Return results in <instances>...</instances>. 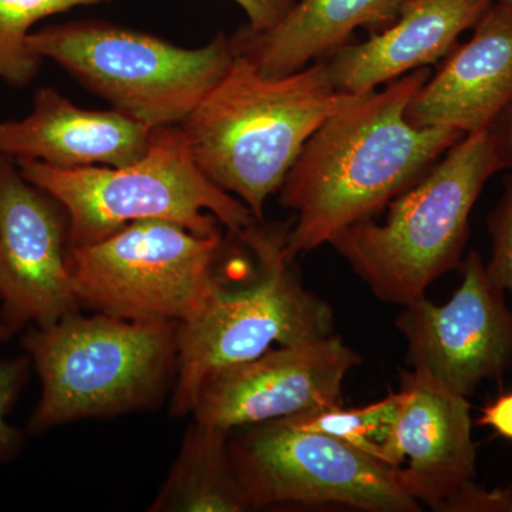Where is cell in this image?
<instances>
[{
  "instance_id": "1",
  "label": "cell",
  "mask_w": 512,
  "mask_h": 512,
  "mask_svg": "<svg viewBox=\"0 0 512 512\" xmlns=\"http://www.w3.org/2000/svg\"><path fill=\"white\" fill-rule=\"evenodd\" d=\"M430 77L429 67H420L380 92L357 94L306 141L279 190L281 204L296 212L289 258L375 218L464 137L407 121L410 100Z\"/></svg>"
},
{
  "instance_id": "2",
  "label": "cell",
  "mask_w": 512,
  "mask_h": 512,
  "mask_svg": "<svg viewBox=\"0 0 512 512\" xmlns=\"http://www.w3.org/2000/svg\"><path fill=\"white\" fill-rule=\"evenodd\" d=\"M356 96L336 89L323 59L271 77L235 53L180 127L202 173L262 221L306 141Z\"/></svg>"
},
{
  "instance_id": "3",
  "label": "cell",
  "mask_w": 512,
  "mask_h": 512,
  "mask_svg": "<svg viewBox=\"0 0 512 512\" xmlns=\"http://www.w3.org/2000/svg\"><path fill=\"white\" fill-rule=\"evenodd\" d=\"M501 170L491 130L467 134L390 202L382 224L357 222L330 245L380 301L412 303L463 264L471 211Z\"/></svg>"
},
{
  "instance_id": "4",
  "label": "cell",
  "mask_w": 512,
  "mask_h": 512,
  "mask_svg": "<svg viewBox=\"0 0 512 512\" xmlns=\"http://www.w3.org/2000/svg\"><path fill=\"white\" fill-rule=\"evenodd\" d=\"M15 163L66 211L70 247L94 244L141 221L175 222L198 235L220 234L221 224L239 237L259 222L244 202L202 173L180 126L154 128L147 153L123 167Z\"/></svg>"
},
{
  "instance_id": "5",
  "label": "cell",
  "mask_w": 512,
  "mask_h": 512,
  "mask_svg": "<svg viewBox=\"0 0 512 512\" xmlns=\"http://www.w3.org/2000/svg\"><path fill=\"white\" fill-rule=\"evenodd\" d=\"M178 322L69 313L30 329L23 346L42 394L29 431L130 412L157 402L177 370Z\"/></svg>"
},
{
  "instance_id": "6",
  "label": "cell",
  "mask_w": 512,
  "mask_h": 512,
  "mask_svg": "<svg viewBox=\"0 0 512 512\" xmlns=\"http://www.w3.org/2000/svg\"><path fill=\"white\" fill-rule=\"evenodd\" d=\"M288 232L255 225L242 234L255 255L254 279L238 289L222 282L197 315L178 325L175 416L192 412L202 384L214 373L275 346L332 335V308L303 286L286 251Z\"/></svg>"
},
{
  "instance_id": "7",
  "label": "cell",
  "mask_w": 512,
  "mask_h": 512,
  "mask_svg": "<svg viewBox=\"0 0 512 512\" xmlns=\"http://www.w3.org/2000/svg\"><path fill=\"white\" fill-rule=\"evenodd\" d=\"M40 59L52 60L87 90L151 128L180 126L234 62L231 37L201 47L104 20H74L29 36Z\"/></svg>"
},
{
  "instance_id": "8",
  "label": "cell",
  "mask_w": 512,
  "mask_h": 512,
  "mask_svg": "<svg viewBox=\"0 0 512 512\" xmlns=\"http://www.w3.org/2000/svg\"><path fill=\"white\" fill-rule=\"evenodd\" d=\"M221 235L170 221H141L110 237L69 247L74 293L94 312L128 320L183 323L222 284L215 264Z\"/></svg>"
},
{
  "instance_id": "9",
  "label": "cell",
  "mask_w": 512,
  "mask_h": 512,
  "mask_svg": "<svg viewBox=\"0 0 512 512\" xmlns=\"http://www.w3.org/2000/svg\"><path fill=\"white\" fill-rule=\"evenodd\" d=\"M229 451L252 508L343 505L369 512H419L393 468L338 439L288 420L244 427Z\"/></svg>"
},
{
  "instance_id": "10",
  "label": "cell",
  "mask_w": 512,
  "mask_h": 512,
  "mask_svg": "<svg viewBox=\"0 0 512 512\" xmlns=\"http://www.w3.org/2000/svg\"><path fill=\"white\" fill-rule=\"evenodd\" d=\"M461 271L463 282L450 301L434 305L423 296L407 303L396 326L406 339L410 367L468 397L485 380L511 372L512 311L476 251Z\"/></svg>"
},
{
  "instance_id": "11",
  "label": "cell",
  "mask_w": 512,
  "mask_h": 512,
  "mask_svg": "<svg viewBox=\"0 0 512 512\" xmlns=\"http://www.w3.org/2000/svg\"><path fill=\"white\" fill-rule=\"evenodd\" d=\"M362 356L338 335L276 346L208 377L195 399V421L234 430L343 406V384Z\"/></svg>"
},
{
  "instance_id": "12",
  "label": "cell",
  "mask_w": 512,
  "mask_h": 512,
  "mask_svg": "<svg viewBox=\"0 0 512 512\" xmlns=\"http://www.w3.org/2000/svg\"><path fill=\"white\" fill-rule=\"evenodd\" d=\"M62 205L29 183L18 164L0 165V302L10 333L46 328L79 311Z\"/></svg>"
},
{
  "instance_id": "13",
  "label": "cell",
  "mask_w": 512,
  "mask_h": 512,
  "mask_svg": "<svg viewBox=\"0 0 512 512\" xmlns=\"http://www.w3.org/2000/svg\"><path fill=\"white\" fill-rule=\"evenodd\" d=\"M399 412L382 447V463L417 503L441 511L476 477V444L467 397L424 369L400 375Z\"/></svg>"
},
{
  "instance_id": "14",
  "label": "cell",
  "mask_w": 512,
  "mask_h": 512,
  "mask_svg": "<svg viewBox=\"0 0 512 512\" xmlns=\"http://www.w3.org/2000/svg\"><path fill=\"white\" fill-rule=\"evenodd\" d=\"M512 101V5L491 3L456 45L439 72L417 90L406 109L414 127L450 128L464 136L490 130Z\"/></svg>"
},
{
  "instance_id": "15",
  "label": "cell",
  "mask_w": 512,
  "mask_h": 512,
  "mask_svg": "<svg viewBox=\"0 0 512 512\" xmlns=\"http://www.w3.org/2000/svg\"><path fill=\"white\" fill-rule=\"evenodd\" d=\"M154 128L119 110H87L53 87H39L32 110L0 123V153L59 168L123 167L150 146Z\"/></svg>"
},
{
  "instance_id": "16",
  "label": "cell",
  "mask_w": 512,
  "mask_h": 512,
  "mask_svg": "<svg viewBox=\"0 0 512 512\" xmlns=\"http://www.w3.org/2000/svg\"><path fill=\"white\" fill-rule=\"evenodd\" d=\"M494 0H409L399 18L365 42L326 57L339 92L365 94L446 57Z\"/></svg>"
},
{
  "instance_id": "17",
  "label": "cell",
  "mask_w": 512,
  "mask_h": 512,
  "mask_svg": "<svg viewBox=\"0 0 512 512\" xmlns=\"http://www.w3.org/2000/svg\"><path fill=\"white\" fill-rule=\"evenodd\" d=\"M409 0H299L278 25L262 32L242 26L231 36L235 53L265 76L299 72L349 43L355 30L380 32Z\"/></svg>"
},
{
  "instance_id": "18",
  "label": "cell",
  "mask_w": 512,
  "mask_h": 512,
  "mask_svg": "<svg viewBox=\"0 0 512 512\" xmlns=\"http://www.w3.org/2000/svg\"><path fill=\"white\" fill-rule=\"evenodd\" d=\"M247 510L252 507L229 451V431L195 421L185 434L180 454L148 511Z\"/></svg>"
},
{
  "instance_id": "19",
  "label": "cell",
  "mask_w": 512,
  "mask_h": 512,
  "mask_svg": "<svg viewBox=\"0 0 512 512\" xmlns=\"http://www.w3.org/2000/svg\"><path fill=\"white\" fill-rule=\"evenodd\" d=\"M107 2L110 0H0V80L25 87L35 79L43 59L32 52L28 40L40 20Z\"/></svg>"
},
{
  "instance_id": "20",
  "label": "cell",
  "mask_w": 512,
  "mask_h": 512,
  "mask_svg": "<svg viewBox=\"0 0 512 512\" xmlns=\"http://www.w3.org/2000/svg\"><path fill=\"white\" fill-rule=\"evenodd\" d=\"M400 400V392L390 393L379 402L359 409L329 407L286 417L285 420L299 429L315 431L343 441L367 456L382 461V447L396 420Z\"/></svg>"
},
{
  "instance_id": "21",
  "label": "cell",
  "mask_w": 512,
  "mask_h": 512,
  "mask_svg": "<svg viewBox=\"0 0 512 512\" xmlns=\"http://www.w3.org/2000/svg\"><path fill=\"white\" fill-rule=\"evenodd\" d=\"M491 259L487 265L488 275L512 298V174L507 178L503 198L491 212L490 220Z\"/></svg>"
},
{
  "instance_id": "22",
  "label": "cell",
  "mask_w": 512,
  "mask_h": 512,
  "mask_svg": "<svg viewBox=\"0 0 512 512\" xmlns=\"http://www.w3.org/2000/svg\"><path fill=\"white\" fill-rule=\"evenodd\" d=\"M29 360H0V463L9 461L19 453L23 437L10 426L6 416L28 376Z\"/></svg>"
},
{
  "instance_id": "23",
  "label": "cell",
  "mask_w": 512,
  "mask_h": 512,
  "mask_svg": "<svg viewBox=\"0 0 512 512\" xmlns=\"http://www.w3.org/2000/svg\"><path fill=\"white\" fill-rule=\"evenodd\" d=\"M441 511L512 512V487L487 490L476 481H470L448 498Z\"/></svg>"
},
{
  "instance_id": "24",
  "label": "cell",
  "mask_w": 512,
  "mask_h": 512,
  "mask_svg": "<svg viewBox=\"0 0 512 512\" xmlns=\"http://www.w3.org/2000/svg\"><path fill=\"white\" fill-rule=\"evenodd\" d=\"M248 18V28L262 32L278 25L288 15L295 0H234Z\"/></svg>"
},
{
  "instance_id": "25",
  "label": "cell",
  "mask_w": 512,
  "mask_h": 512,
  "mask_svg": "<svg viewBox=\"0 0 512 512\" xmlns=\"http://www.w3.org/2000/svg\"><path fill=\"white\" fill-rule=\"evenodd\" d=\"M477 424L490 427L498 436L512 441V392L498 396L481 410Z\"/></svg>"
},
{
  "instance_id": "26",
  "label": "cell",
  "mask_w": 512,
  "mask_h": 512,
  "mask_svg": "<svg viewBox=\"0 0 512 512\" xmlns=\"http://www.w3.org/2000/svg\"><path fill=\"white\" fill-rule=\"evenodd\" d=\"M504 170L512 171V101L490 128Z\"/></svg>"
},
{
  "instance_id": "27",
  "label": "cell",
  "mask_w": 512,
  "mask_h": 512,
  "mask_svg": "<svg viewBox=\"0 0 512 512\" xmlns=\"http://www.w3.org/2000/svg\"><path fill=\"white\" fill-rule=\"evenodd\" d=\"M10 335L9 329L6 328L5 322L2 320V316H0V342L5 340Z\"/></svg>"
},
{
  "instance_id": "28",
  "label": "cell",
  "mask_w": 512,
  "mask_h": 512,
  "mask_svg": "<svg viewBox=\"0 0 512 512\" xmlns=\"http://www.w3.org/2000/svg\"><path fill=\"white\" fill-rule=\"evenodd\" d=\"M495 2H503L508 3V5H512V0H495Z\"/></svg>"
},
{
  "instance_id": "29",
  "label": "cell",
  "mask_w": 512,
  "mask_h": 512,
  "mask_svg": "<svg viewBox=\"0 0 512 512\" xmlns=\"http://www.w3.org/2000/svg\"><path fill=\"white\" fill-rule=\"evenodd\" d=\"M6 156H3L2 153H0V165H2L3 160H5Z\"/></svg>"
}]
</instances>
